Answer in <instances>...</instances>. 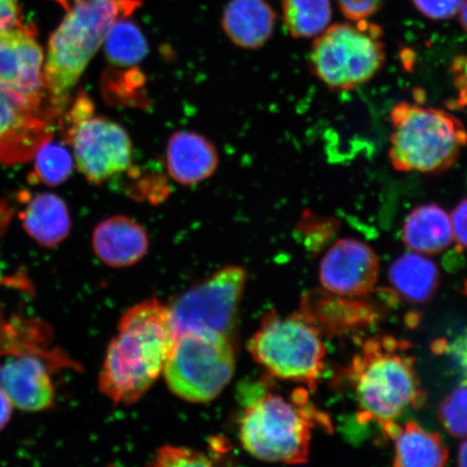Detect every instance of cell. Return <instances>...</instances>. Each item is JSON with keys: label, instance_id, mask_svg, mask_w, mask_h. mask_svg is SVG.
I'll use <instances>...</instances> for the list:
<instances>
[{"label": "cell", "instance_id": "cell-29", "mask_svg": "<svg viewBox=\"0 0 467 467\" xmlns=\"http://www.w3.org/2000/svg\"><path fill=\"white\" fill-rule=\"evenodd\" d=\"M337 229V221L331 218H321L311 213H306L297 226V230L305 236L309 246L313 248L314 242L323 244L329 239Z\"/></svg>", "mask_w": 467, "mask_h": 467}, {"label": "cell", "instance_id": "cell-17", "mask_svg": "<svg viewBox=\"0 0 467 467\" xmlns=\"http://www.w3.org/2000/svg\"><path fill=\"white\" fill-rule=\"evenodd\" d=\"M217 149L202 134L175 131L166 145V166L175 182L192 186L213 177L219 167Z\"/></svg>", "mask_w": 467, "mask_h": 467}, {"label": "cell", "instance_id": "cell-30", "mask_svg": "<svg viewBox=\"0 0 467 467\" xmlns=\"http://www.w3.org/2000/svg\"><path fill=\"white\" fill-rule=\"evenodd\" d=\"M416 8L431 20H449L460 13L465 0H412Z\"/></svg>", "mask_w": 467, "mask_h": 467}, {"label": "cell", "instance_id": "cell-38", "mask_svg": "<svg viewBox=\"0 0 467 467\" xmlns=\"http://www.w3.org/2000/svg\"><path fill=\"white\" fill-rule=\"evenodd\" d=\"M460 21L467 33V2L464 3L462 8L460 10Z\"/></svg>", "mask_w": 467, "mask_h": 467}, {"label": "cell", "instance_id": "cell-31", "mask_svg": "<svg viewBox=\"0 0 467 467\" xmlns=\"http://www.w3.org/2000/svg\"><path fill=\"white\" fill-rule=\"evenodd\" d=\"M451 74L455 90L453 104L449 107L459 109L467 108V56L454 57L451 66Z\"/></svg>", "mask_w": 467, "mask_h": 467}, {"label": "cell", "instance_id": "cell-9", "mask_svg": "<svg viewBox=\"0 0 467 467\" xmlns=\"http://www.w3.org/2000/svg\"><path fill=\"white\" fill-rule=\"evenodd\" d=\"M247 274L241 266H225L181 295L169 306L174 336L189 331L217 332L235 342L239 306Z\"/></svg>", "mask_w": 467, "mask_h": 467}, {"label": "cell", "instance_id": "cell-5", "mask_svg": "<svg viewBox=\"0 0 467 467\" xmlns=\"http://www.w3.org/2000/svg\"><path fill=\"white\" fill-rule=\"evenodd\" d=\"M389 160L397 171L441 173L458 161L467 130L457 116L407 102L390 112Z\"/></svg>", "mask_w": 467, "mask_h": 467}, {"label": "cell", "instance_id": "cell-10", "mask_svg": "<svg viewBox=\"0 0 467 467\" xmlns=\"http://www.w3.org/2000/svg\"><path fill=\"white\" fill-rule=\"evenodd\" d=\"M58 130L62 141L71 146L75 166L88 182L100 185L130 171L133 145L119 122L92 114Z\"/></svg>", "mask_w": 467, "mask_h": 467}, {"label": "cell", "instance_id": "cell-20", "mask_svg": "<svg viewBox=\"0 0 467 467\" xmlns=\"http://www.w3.org/2000/svg\"><path fill=\"white\" fill-rule=\"evenodd\" d=\"M275 20L265 0H231L222 16V27L233 44L254 50L271 38Z\"/></svg>", "mask_w": 467, "mask_h": 467}, {"label": "cell", "instance_id": "cell-14", "mask_svg": "<svg viewBox=\"0 0 467 467\" xmlns=\"http://www.w3.org/2000/svg\"><path fill=\"white\" fill-rule=\"evenodd\" d=\"M378 256L370 246L354 238L337 241L320 263L325 290L343 296H366L379 278Z\"/></svg>", "mask_w": 467, "mask_h": 467}, {"label": "cell", "instance_id": "cell-36", "mask_svg": "<svg viewBox=\"0 0 467 467\" xmlns=\"http://www.w3.org/2000/svg\"><path fill=\"white\" fill-rule=\"evenodd\" d=\"M454 358L467 373V334L455 342Z\"/></svg>", "mask_w": 467, "mask_h": 467}, {"label": "cell", "instance_id": "cell-37", "mask_svg": "<svg viewBox=\"0 0 467 467\" xmlns=\"http://www.w3.org/2000/svg\"><path fill=\"white\" fill-rule=\"evenodd\" d=\"M458 465L467 467V440L461 443L458 454Z\"/></svg>", "mask_w": 467, "mask_h": 467}, {"label": "cell", "instance_id": "cell-25", "mask_svg": "<svg viewBox=\"0 0 467 467\" xmlns=\"http://www.w3.org/2000/svg\"><path fill=\"white\" fill-rule=\"evenodd\" d=\"M67 144L54 141L45 142L35 153L34 168L29 179L32 183L58 186L71 177L75 166L74 157Z\"/></svg>", "mask_w": 467, "mask_h": 467}, {"label": "cell", "instance_id": "cell-27", "mask_svg": "<svg viewBox=\"0 0 467 467\" xmlns=\"http://www.w3.org/2000/svg\"><path fill=\"white\" fill-rule=\"evenodd\" d=\"M441 422L454 437H467V385L452 390L441 402Z\"/></svg>", "mask_w": 467, "mask_h": 467}, {"label": "cell", "instance_id": "cell-19", "mask_svg": "<svg viewBox=\"0 0 467 467\" xmlns=\"http://www.w3.org/2000/svg\"><path fill=\"white\" fill-rule=\"evenodd\" d=\"M383 434L394 441V466L441 467L448 462V449L441 437L416 421L400 426L396 421L382 425Z\"/></svg>", "mask_w": 467, "mask_h": 467}, {"label": "cell", "instance_id": "cell-13", "mask_svg": "<svg viewBox=\"0 0 467 467\" xmlns=\"http://www.w3.org/2000/svg\"><path fill=\"white\" fill-rule=\"evenodd\" d=\"M0 389L16 408L45 411L56 400V388L46 356L28 347L0 352Z\"/></svg>", "mask_w": 467, "mask_h": 467}, {"label": "cell", "instance_id": "cell-24", "mask_svg": "<svg viewBox=\"0 0 467 467\" xmlns=\"http://www.w3.org/2000/svg\"><path fill=\"white\" fill-rule=\"evenodd\" d=\"M283 17L292 37L317 36L331 21L330 0H284Z\"/></svg>", "mask_w": 467, "mask_h": 467}, {"label": "cell", "instance_id": "cell-16", "mask_svg": "<svg viewBox=\"0 0 467 467\" xmlns=\"http://www.w3.org/2000/svg\"><path fill=\"white\" fill-rule=\"evenodd\" d=\"M92 248L105 265L130 267L149 253V234L136 220L115 215L96 226L92 234Z\"/></svg>", "mask_w": 467, "mask_h": 467}, {"label": "cell", "instance_id": "cell-8", "mask_svg": "<svg viewBox=\"0 0 467 467\" xmlns=\"http://www.w3.org/2000/svg\"><path fill=\"white\" fill-rule=\"evenodd\" d=\"M353 22L327 27L312 46L309 66L331 90L368 83L385 63L382 28L366 20Z\"/></svg>", "mask_w": 467, "mask_h": 467}, {"label": "cell", "instance_id": "cell-28", "mask_svg": "<svg viewBox=\"0 0 467 467\" xmlns=\"http://www.w3.org/2000/svg\"><path fill=\"white\" fill-rule=\"evenodd\" d=\"M159 467L171 466H213L212 458L194 449L179 446H163L157 451L153 461L150 464Z\"/></svg>", "mask_w": 467, "mask_h": 467}, {"label": "cell", "instance_id": "cell-3", "mask_svg": "<svg viewBox=\"0 0 467 467\" xmlns=\"http://www.w3.org/2000/svg\"><path fill=\"white\" fill-rule=\"evenodd\" d=\"M410 344L390 336L367 338L347 368L361 422L396 421L408 409L424 405L428 396L416 370Z\"/></svg>", "mask_w": 467, "mask_h": 467}, {"label": "cell", "instance_id": "cell-26", "mask_svg": "<svg viewBox=\"0 0 467 467\" xmlns=\"http://www.w3.org/2000/svg\"><path fill=\"white\" fill-rule=\"evenodd\" d=\"M145 84V76L138 67H109L103 74L101 91L105 100L112 105L140 108L148 104Z\"/></svg>", "mask_w": 467, "mask_h": 467}, {"label": "cell", "instance_id": "cell-15", "mask_svg": "<svg viewBox=\"0 0 467 467\" xmlns=\"http://www.w3.org/2000/svg\"><path fill=\"white\" fill-rule=\"evenodd\" d=\"M299 312L321 335L331 337L368 328L381 319L377 306L363 296H343L327 290H315L303 296Z\"/></svg>", "mask_w": 467, "mask_h": 467}, {"label": "cell", "instance_id": "cell-21", "mask_svg": "<svg viewBox=\"0 0 467 467\" xmlns=\"http://www.w3.org/2000/svg\"><path fill=\"white\" fill-rule=\"evenodd\" d=\"M402 239L414 253L441 254L453 242L451 217L436 203L422 204L408 215Z\"/></svg>", "mask_w": 467, "mask_h": 467}, {"label": "cell", "instance_id": "cell-6", "mask_svg": "<svg viewBox=\"0 0 467 467\" xmlns=\"http://www.w3.org/2000/svg\"><path fill=\"white\" fill-rule=\"evenodd\" d=\"M247 348L271 377L305 385L309 390L317 389L327 349L317 327L301 312L285 317L268 312Z\"/></svg>", "mask_w": 467, "mask_h": 467}, {"label": "cell", "instance_id": "cell-34", "mask_svg": "<svg viewBox=\"0 0 467 467\" xmlns=\"http://www.w3.org/2000/svg\"><path fill=\"white\" fill-rule=\"evenodd\" d=\"M22 25V10L17 0H0V31Z\"/></svg>", "mask_w": 467, "mask_h": 467}, {"label": "cell", "instance_id": "cell-22", "mask_svg": "<svg viewBox=\"0 0 467 467\" xmlns=\"http://www.w3.org/2000/svg\"><path fill=\"white\" fill-rule=\"evenodd\" d=\"M389 280L402 299L411 305H422L435 295L441 273L435 262L421 254L410 253L392 263Z\"/></svg>", "mask_w": 467, "mask_h": 467}, {"label": "cell", "instance_id": "cell-23", "mask_svg": "<svg viewBox=\"0 0 467 467\" xmlns=\"http://www.w3.org/2000/svg\"><path fill=\"white\" fill-rule=\"evenodd\" d=\"M105 60L109 67H138L149 55L145 35L136 23L122 19L114 23L104 38Z\"/></svg>", "mask_w": 467, "mask_h": 467}, {"label": "cell", "instance_id": "cell-39", "mask_svg": "<svg viewBox=\"0 0 467 467\" xmlns=\"http://www.w3.org/2000/svg\"><path fill=\"white\" fill-rule=\"evenodd\" d=\"M58 5H62L64 9H68L71 7L75 0H55Z\"/></svg>", "mask_w": 467, "mask_h": 467}, {"label": "cell", "instance_id": "cell-33", "mask_svg": "<svg viewBox=\"0 0 467 467\" xmlns=\"http://www.w3.org/2000/svg\"><path fill=\"white\" fill-rule=\"evenodd\" d=\"M453 242L461 249L467 248V198L461 201L451 213Z\"/></svg>", "mask_w": 467, "mask_h": 467}, {"label": "cell", "instance_id": "cell-2", "mask_svg": "<svg viewBox=\"0 0 467 467\" xmlns=\"http://www.w3.org/2000/svg\"><path fill=\"white\" fill-rule=\"evenodd\" d=\"M141 5L142 0H75L67 9L51 34L44 64L47 102L58 119L110 26Z\"/></svg>", "mask_w": 467, "mask_h": 467}, {"label": "cell", "instance_id": "cell-12", "mask_svg": "<svg viewBox=\"0 0 467 467\" xmlns=\"http://www.w3.org/2000/svg\"><path fill=\"white\" fill-rule=\"evenodd\" d=\"M44 64L36 26L22 23L0 31V84L4 87L29 102L48 105Z\"/></svg>", "mask_w": 467, "mask_h": 467}, {"label": "cell", "instance_id": "cell-7", "mask_svg": "<svg viewBox=\"0 0 467 467\" xmlns=\"http://www.w3.org/2000/svg\"><path fill=\"white\" fill-rule=\"evenodd\" d=\"M235 342L212 331H189L174 338L162 375L179 399L206 404L223 392L236 369Z\"/></svg>", "mask_w": 467, "mask_h": 467}, {"label": "cell", "instance_id": "cell-11", "mask_svg": "<svg viewBox=\"0 0 467 467\" xmlns=\"http://www.w3.org/2000/svg\"><path fill=\"white\" fill-rule=\"evenodd\" d=\"M57 117L48 105H36L0 84V163L31 161L54 138Z\"/></svg>", "mask_w": 467, "mask_h": 467}, {"label": "cell", "instance_id": "cell-35", "mask_svg": "<svg viewBox=\"0 0 467 467\" xmlns=\"http://www.w3.org/2000/svg\"><path fill=\"white\" fill-rule=\"evenodd\" d=\"M14 404L2 389H0V431H3L13 417Z\"/></svg>", "mask_w": 467, "mask_h": 467}, {"label": "cell", "instance_id": "cell-18", "mask_svg": "<svg viewBox=\"0 0 467 467\" xmlns=\"http://www.w3.org/2000/svg\"><path fill=\"white\" fill-rule=\"evenodd\" d=\"M20 213L23 229L45 248H55L66 241L72 229V218L66 202L54 192L26 194Z\"/></svg>", "mask_w": 467, "mask_h": 467}, {"label": "cell", "instance_id": "cell-4", "mask_svg": "<svg viewBox=\"0 0 467 467\" xmlns=\"http://www.w3.org/2000/svg\"><path fill=\"white\" fill-rule=\"evenodd\" d=\"M308 399L306 389H297L289 400L268 392L251 401L239 423L244 451L266 462L306 463L313 430L331 426Z\"/></svg>", "mask_w": 467, "mask_h": 467}, {"label": "cell", "instance_id": "cell-1", "mask_svg": "<svg viewBox=\"0 0 467 467\" xmlns=\"http://www.w3.org/2000/svg\"><path fill=\"white\" fill-rule=\"evenodd\" d=\"M171 309L157 299L138 303L121 315L109 344L99 389L114 405H132L165 369L174 342Z\"/></svg>", "mask_w": 467, "mask_h": 467}, {"label": "cell", "instance_id": "cell-32", "mask_svg": "<svg viewBox=\"0 0 467 467\" xmlns=\"http://www.w3.org/2000/svg\"><path fill=\"white\" fill-rule=\"evenodd\" d=\"M383 0H337L342 14L350 21L366 20L381 8Z\"/></svg>", "mask_w": 467, "mask_h": 467}]
</instances>
